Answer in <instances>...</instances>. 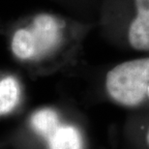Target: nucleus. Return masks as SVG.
I'll list each match as a JSON object with an SVG mask.
<instances>
[{"mask_svg":"<svg viewBox=\"0 0 149 149\" xmlns=\"http://www.w3.org/2000/svg\"><path fill=\"white\" fill-rule=\"evenodd\" d=\"M63 23L49 14L35 17L24 28L15 32L12 39V52L20 60H38L55 52L60 46Z\"/></svg>","mask_w":149,"mask_h":149,"instance_id":"f257e3e1","label":"nucleus"},{"mask_svg":"<svg viewBox=\"0 0 149 149\" xmlns=\"http://www.w3.org/2000/svg\"><path fill=\"white\" fill-rule=\"evenodd\" d=\"M148 88L149 57L122 62L107 74V92L119 105L139 106L146 97Z\"/></svg>","mask_w":149,"mask_h":149,"instance_id":"f03ea898","label":"nucleus"},{"mask_svg":"<svg viewBox=\"0 0 149 149\" xmlns=\"http://www.w3.org/2000/svg\"><path fill=\"white\" fill-rule=\"evenodd\" d=\"M136 17L128 28V42L134 49L149 52V0H135Z\"/></svg>","mask_w":149,"mask_h":149,"instance_id":"7ed1b4c3","label":"nucleus"},{"mask_svg":"<svg viewBox=\"0 0 149 149\" xmlns=\"http://www.w3.org/2000/svg\"><path fill=\"white\" fill-rule=\"evenodd\" d=\"M43 138L49 149H82L83 141L79 131L70 125H55Z\"/></svg>","mask_w":149,"mask_h":149,"instance_id":"20e7f679","label":"nucleus"},{"mask_svg":"<svg viewBox=\"0 0 149 149\" xmlns=\"http://www.w3.org/2000/svg\"><path fill=\"white\" fill-rule=\"evenodd\" d=\"M19 85L13 77L0 80V114L12 111L19 101Z\"/></svg>","mask_w":149,"mask_h":149,"instance_id":"39448f33","label":"nucleus"},{"mask_svg":"<svg viewBox=\"0 0 149 149\" xmlns=\"http://www.w3.org/2000/svg\"><path fill=\"white\" fill-rule=\"evenodd\" d=\"M58 115L52 109H41L31 117V126L38 135L44 136L55 125L59 123Z\"/></svg>","mask_w":149,"mask_h":149,"instance_id":"423d86ee","label":"nucleus"},{"mask_svg":"<svg viewBox=\"0 0 149 149\" xmlns=\"http://www.w3.org/2000/svg\"><path fill=\"white\" fill-rule=\"evenodd\" d=\"M146 141H147V143L149 145V129H148V132H147V135H146Z\"/></svg>","mask_w":149,"mask_h":149,"instance_id":"0eeeda50","label":"nucleus"},{"mask_svg":"<svg viewBox=\"0 0 149 149\" xmlns=\"http://www.w3.org/2000/svg\"><path fill=\"white\" fill-rule=\"evenodd\" d=\"M148 94H149V88H148Z\"/></svg>","mask_w":149,"mask_h":149,"instance_id":"6e6552de","label":"nucleus"}]
</instances>
